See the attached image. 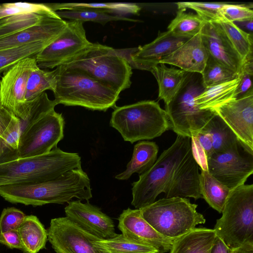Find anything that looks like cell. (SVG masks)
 I'll return each mask as SVG.
<instances>
[{"mask_svg": "<svg viewBox=\"0 0 253 253\" xmlns=\"http://www.w3.org/2000/svg\"><path fill=\"white\" fill-rule=\"evenodd\" d=\"M0 196L10 203L37 206L63 204L74 198L88 202L92 193L87 174L79 168L48 181L0 186Z\"/></svg>", "mask_w": 253, "mask_h": 253, "instance_id": "1", "label": "cell"}, {"mask_svg": "<svg viewBox=\"0 0 253 253\" xmlns=\"http://www.w3.org/2000/svg\"><path fill=\"white\" fill-rule=\"evenodd\" d=\"M53 91L57 104L106 111L116 108L120 93L82 71L61 65L56 68Z\"/></svg>", "mask_w": 253, "mask_h": 253, "instance_id": "2", "label": "cell"}, {"mask_svg": "<svg viewBox=\"0 0 253 253\" xmlns=\"http://www.w3.org/2000/svg\"><path fill=\"white\" fill-rule=\"evenodd\" d=\"M81 163L78 153L57 147L42 155L0 164V186L52 180L67 171L82 168Z\"/></svg>", "mask_w": 253, "mask_h": 253, "instance_id": "3", "label": "cell"}, {"mask_svg": "<svg viewBox=\"0 0 253 253\" xmlns=\"http://www.w3.org/2000/svg\"><path fill=\"white\" fill-rule=\"evenodd\" d=\"M98 43L91 44L66 64L116 90L129 88L132 74L128 53Z\"/></svg>", "mask_w": 253, "mask_h": 253, "instance_id": "4", "label": "cell"}, {"mask_svg": "<svg viewBox=\"0 0 253 253\" xmlns=\"http://www.w3.org/2000/svg\"><path fill=\"white\" fill-rule=\"evenodd\" d=\"M191 152V137L177 135L153 166L132 183L131 205L136 209H142L154 203L160 193H165L174 171Z\"/></svg>", "mask_w": 253, "mask_h": 253, "instance_id": "5", "label": "cell"}, {"mask_svg": "<svg viewBox=\"0 0 253 253\" xmlns=\"http://www.w3.org/2000/svg\"><path fill=\"white\" fill-rule=\"evenodd\" d=\"M213 230L231 249L253 245V184L231 190Z\"/></svg>", "mask_w": 253, "mask_h": 253, "instance_id": "6", "label": "cell"}, {"mask_svg": "<svg viewBox=\"0 0 253 253\" xmlns=\"http://www.w3.org/2000/svg\"><path fill=\"white\" fill-rule=\"evenodd\" d=\"M110 126L131 143L158 137L170 128L166 112L153 100L117 107L112 113Z\"/></svg>", "mask_w": 253, "mask_h": 253, "instance_id": "7", "label": "cell"}, {"mask_svg": "<svg viewBox=\"0 0 253 253\" xmlns=\"http://www.w3.org/2000/svg\"><path fill=\"white\" fill-rule=\"evenodd\" d=\"M197 207L186 198L172 197L159 199L140 210L142 217L157 232L175 240L206 222Z\"/></svg>", "mask_w": 253, "mask_h": 253, "instance_id": "8", "label": "cell"}, {"mask_svg": "<svg viewBox=\"0 0 253 253\" xmlns=\"http://www.w3.org/2000/svg\"><path fill=\"white\" fill-rule=\"evenodd\" d=\"M189 73L182 87L168 105L165 111L169 128L177 135L191 137L200 132L214 116L211 110H201L195 98L204 90L201 75Z\"/></svg>", "mask_w": 253, "mask_h": 253, "instance_id": "9", "label": "cell"}, {"mask_svg": "<svg viewBox=\"0 0 253 253\" xmlns=\"http://www.w3.org/2000/svg\"><path fill=\"white\" fill-rule=\"evenodd\" d=\"M62 114L53 110L31 125L20 137L17 159L42 155L57 148L64 137Z\"/></svg>", "mask_w": 253, "mask_h": 253, "instance_id": "10", "label": "cell"}, {"mask_svg": "<svg viewBox=\"0 0 253 253\" xmlns=\"http://www.w3.org/2000/svg\"><path fill=\"white\" fill-rule=\"evenodd\" d=\"M84 22L67 21L61 33L35 56L38 67L53 69L64 65L84 50L92 42L86 38Z\"/></svg>", "mask_w": 253, "mask_h": 253, "instance_id": "11", "label": "cell"}, {"mask_svg": "<svg viewBox=\"0 0 253 253\" xmlns=\"http://www.w3.org/2000/svg\"><path fill=\"white\" fill-rule=\"evenodd\" d=\"M35 57L19 61L4 72L0 80V103L18 118H25L30 110L31 104H27L25 98L29 76L38 66Z\"/></svg>", "mask_w": 253, "mask_h": 253, "instance_id": "12", "label": "cell"}, {"mask_svg": "<svg viewBox=\"0 0 253 253\" xmlns=\"http://www.w3.org/2000/svg\"><path fill=\"white\" fill-rule=\"evenodd\" d=\"M47 240L56 253H105L86 232L67 217L53 218L47 230Z\"/></svg>", "mask_w": 253, "mask_h": 253, "instance_id": "13", "label": "cell"}, {"mask_svg": "<svg viewBox=\"0 0 253 253\" xmlns=\"http://www.w3.org/2000/svg\"><path fill=\"white\" fill-rule=\"evenodd\" d=\"M211 111L218 116L236 135L244 150L253 155V89Z\"/></svg>", "mask_w": 253, "mask_h": 253, "instance_id": "14", "label": "cell"}, {"mask_svg": "<svg viewBox=\"0 0 253 253\" xmlns=\"http://www.w3.org/2000/svg\"><path fill=\"white\" fill-rule=\"evenodd\" d=\"M57 104L48 98L44 92L31 103L25 118L15 117L0 137V164L17 159V152L21 136L34 123L54 110Z\"/></svg>", "mask_w": 253, "mask_h": 253, "instance_id": "15", "label": "cell"}, {"mask_svg": "<svg viewBox=\"0 0 253 253\" xmlns=\"http://www.w3.org/2000/svg\"><path fill=\"white\" fill-rule=\"evenodd\" d=\"M207 163L209 173L230 190L245 184L253 173V156L241 155L238 148L214 153Z\"/></svg>", "mask_w": 253, "mask_h": 253, "instance_id": "16", "label": "cell"}, {"mask_svg": "<svg viewBox=\"0 0 253 253\" xmlns=\"http://www.w3.org/2000/svg\"><path fill=\"white\" fill-rule=\"evenodd\" d=\"M68 204L64 209L66 217L86 232L102 240L118 235L113 221L98 207L80 200Z\"/></svg>", "mask_w": 253, "mask_h": 253, "instance_id": "17", "label": "cell"}, {"mask_svg": "<svg viewBox=\"0 0 253 253\" xmlns=\"http://www.w3.org/2000/svg\"><path fill=\"white\" fill-rule=\"evenodd\" d=\"M118 220V228L126 238L150 245L160 253L170 251L174 240L157 232L142 217L140 209L124 210Z\"/></svg>", "mask_w": 253, "mask_h": 253, "instance_id": "18", "label": "cell"}, {"mask_svg": "<svg viewBox=\"0 0 253 253\" xmlns=\"http://www.w3.org/2000/svg\"><path fill=\"white\" fill-rule=\"evenodd\" d=\"M201 34L209 56L240 75L244 62L233 47L219 23L206 22Z\"/></svg>", "mask_w": 253, "mask_h": 253, "instance_id": "19", "label": "cell"}, {"mask_svg": "<svg viewBox=\"0 0 253 253\" xmlns=\"http://www.w3.org/2000/svg\"><path fill=\"white\" fill-rule=\"evenodd\" d=\"M189 38L177 37L167 31L159 32L152 42L135 48L128 55L132 68L150 71L160 61L175 51Z\"/></svg>", "mask_w": 253, "mask_h": 253, "instance_id": "20", "label": "cell"}, {"mask_svg": "<svg viewBox=\"0 0 253 253\" xmlns=\"http://www.w3.org/2000/svg\"><path fill=\"white\" fill-rule=\"evenodd\" d=\"M199 169L191 152L174 171L165 193L166 198L190 197L195 200L203 198L200 190Z\"/></svg>", "mask_w": 253, "mask_h": 253, "instance_id": "21", "label": "cell"}, {"mask_svg": "<svg viewBox=\"0 0 253 253\" xmlns=\"http://www.w3.org/2000/svg\"><path fill=\"white\" fill-rule=\"evenodd\" d=\"M208 57L200 31L163 58L159 63L173 65L187 73L201 74Z\"/></svg>", "mask_w": 253, "mask_h": 253, "instance_id": "22", "label": "cell"}, {"mask_svg": "<svg viewBox=\"0 0 253 253\" xmlns=\"http://www.w3.org/2000/svg\"><path fill=\"white\" fill-rule=\"evenodd\" d=\"M67 21L59 18H46L31 26L0 39V50L20 46L40 41H53L64 30Z\"/></svg>", "mask_w": 253, "mask_h": 253, "instance_id": "23", "label": "cell"}, {"mask_svg": "<svg viewBox=\"0 0 253 253\" xmlns=\"http://www.w3.org/2000/svg\"><path fill=\"white\" fill-rule=\"evenodd\" d=\"M150 72L158 84L159 98L164 100L165 106L176 96L189 73L181 69L168 68L163 63L154 66Z\"/></svg>", "mask_w": 253, "mask_h": 253, "instance_id": "24", "label": "cell"}, {"mask_svg": "<svg viewBox=\"0 0 253 253\" xmlns=\"http://www.w3.org/2000/svg\"><path fill=\"white\" fill-rule=\"evenodd\" d=\"M216 236L213 229L195 228L174 240L170 253H210Z\"/></svg>", "mask_w": 253, "mask_h": 253, "instance_id": "25", "label": "cell"}, {"mask_svg": "<svg viewBox=\"0 0 253 253\" xmlns=\"http://www.w3.org/2000/svg\"><path fill=\"white\" fill-rule=\"evenodd\" d=\"M159 147L154 142L140 141L134 146L130 161L126 165V169L115 176L118 180H127L132 174L143 173L154 164L157 159Z\"/></svg>", "mask_w": 253, "mask_h": 253, "instance_id": "26", "label": "cell"}, {"mask_svg": "<svg viewBox=\"0 0 253 253\" xmlns=\"http://www.w3.org/2000/svg\"><path fill=\"white\" fill-rule=\"evenodd\" d=\"M22 250L26 253H38L45 248L47 230L35 215H26L17 229Z\"/></svg>", "mask_w": 253, "mask_h": 253, "instance_id": "27", "label": "cell"}, {"mask_svg": "<svg viewBox=\"0 0 253 253\" xmlns=\"http://www.w3.org/2000/svg\"><path fill=\"white\" fill-rule=\"evenodd\" d=\"M241 80V75L236 79L206 88L195 99L199 109L211 110L234 98V93Z\"/></svg>", "mask_w": 253, "mask_h": 253, "instance_id": "28", "label": "cell"}, {"mask_svg": "<svg viewBox=\"0 0 253 253\" xmlns=\"http://www.w3.org/2000/svg\"><path fill=\"white\" fill-rule=\"evenodd\" d=\"M54 11L62 10L84 9L99 11L112 15L125 16L139 14L141 7L135 3H56L47 4Z\"/></svg>", "mask_w": 253, "mask_h": 253, "instance_id": "29", "label": "cell"}, {"mask_svg": "<svg viewBox=\"0 0 253 253\" xmlns=\"http://www.w3.org/2000/svg\"><path fill=\"white\" fill-rule=\"evenodd\" d=\"M200 131L210 137L214 153L238 148L239 142L236 135L215 113Z\"/></svg>", "mask_w": 253, "mask_h": 253, "instance_id": "30", "label": "cell"}, {"mask_svg": "<svg viewBox=\"0 0 253 253\" xmlns=\"http://www.w3.org/2000/svg\"><path fill=\"white\" fill-rule=\"evenodd\" d=\"M200 184L202 198L212 208L221 213L231 190L213 177L208 170L201 169Z\"/></svg>", "mask_w": 253, "mask_h": 253, "instance_id": "31", "label": "cell"}, {"mask_svg": "<svg viewBox=\"0 0 253 253\" xmlns=\"http://www.w3.org/2000/svg\"><path fill=\"white\" fill-rule=\"evenodd\" d=\"M56 69L49 71L40 68L38 66L31 72L27 83L25 102H33L46 90L53 91L56 83Z\"/></svg>", "mask_w": 253, "mask_h": 253, "instance_id": "32", "label": "cell"}, {"mask_svg": "<svg viewBox=\"0 0 253 253\" xmlns=\"http://www.w3.org/2000/svg\"><path fill=\"white\" fill-rule=\"evenodd\" d=\"M52 41H40L30 44L0 50V75L19 61L35 57Z\"/></svg>", "mask_w": 253, "mask_h": 253, "instance_id": "33", "label": "cell"}, {"mask_svg": "<svg viewBox=\"0 0 253 253\" xmlns=\"http://www.w3.org/2000/svg\"><path fill=\"white\" fill-rule=\"evenodd\" d=\"M96 243L105 253H156L155 248L128 239L123 234L106 240H98Z\"/></svg>", "mask_w": 253, "mask_h": 253, "instance_id": "34", "label": "cell"}, {"mask_svg": "<svg viewBox=\"0 0 253 253\" xmlns=\"http://www.w3.org/2000/svg\"><path fill=\"white\" fill-rule=\"evenodd\" d=\"M206 22L198 15L179 9L168 27V31L174 36L191 38L201 31Z\"/></svg>", "mask_w": 253, "mask_h": 253, "instance_id": "35", "label": "cell"}, {"mask_svg": "<svg viewBox=\"0 0 253 253\" xmlns=\"http://www.w3.org/2000/svg\"><path fill=\"white\" fill-rule=\"evenodd\" d=\"M227 38L244 62L253 52V35L240 28L235 23L224 21L219 23Z\"/></svg>", "mask_w": 253, "mask_h": 253, "instance_id": "36", "label": "cell"}, {"mask_svg": "<svg viewBox=\"0 0 253 253\" xmlns=\"http://www.w3.org/2000/svg\"><path fill=\"white\" fill-rule=\"evenodd\" d=\"M48 17L37 14L29 13L15 15L0 19V39L38 25Z\"/></svg>", "mask_w": 253, "mask_h": 253, "instance_id": "37", "label": "cell"}, {"mask_svg": "<svg viewBox=\"0 0 253 253\" xmlns=\"http://www.w3.org/2000/svg\"><path fill=\"white\" fill-rule=\"evenodd\" d=\"M34 13L52 17H60L47 4L15 2L0 4V19L10 16Z\"/></svg>", "mask_w": 253, "mask_h": 253, "instance_id": "38", "label": "cell"}, {"mask_svg": "<svg viewBox=\"0 0 253 253\" xmlns=\"http://www.w3.org/2000/svg\"><path fill=\"white\" fill-rule=\"evenodd\" d=\"M56 13L62 19L66 18L70 19V20H78L83 22L85 21H92L99 23L103 25L112 21L123 20L131 22L137 21V20L130 19L126 16L112 15L90 10H62L57 11Z\"/></svg>", "mask_w": 253, "mask_h": 253, "instance_id": "39", "label": "cell"}, {"mask_svg": "<svg viewBox=\"0 0 253 253\" xmlns=\"http://www.w3.org/2000/svg\"><path fill=\"white\" fill-rule=\"evenodd\" d=\"M201 75L205 88L234 80L240 76L209 56Z\"/></svg>", "mask_w": 253, "mask_h": 253, "instance_id": "40", "label": "cell"}, {"mask_svg": "<svg viewBox=\"0 0 253 253\" xmlns=\"http://www.w3.org/2000/svg\"><path fill=\"white\" fill-rule=\"evenodd\" d=\"M176 4L179 10L188 8L195 11L197 15L206 22L220 23L225 21L221 13V9L225 3L187 1Z\"/></svg>", "mask_w": 253, "mask_h": 253, "instance_id": "41", "label": "cell"}, {"mask_svg": "<svg viewBox=\"0 0 253 253\" xmlns=\"http://www.w3.org/2000/svg\"><path fill=\"white\" fill-rule=\"evenodd\" d=\"M222 16L226 21L244 22L253 19V11L245 4L225 3L221 9Z\"/></svg>", "mask_w": 253, "mask_h": 253, "instance_id": "42", "label": "cell"}, {"mask_svg": "<svg viewBox=\"0 0 253 253\" xmlns=\"http://www.w3.org/2000/svg\"><path fill=\"white\" fill-rule=\"evenodd\" d=\"M26 216L14 207L4 209L0 216V233L17 230Z\"/></svg>", "mask_w": 253, "mask_h": 253, "instance_id": "43", "label": "cell"}, {"mask_svg": "<svg viewBox=\"0 0 253 253\" xmlns=\"http://www.w3.org/2000/svg\"><path fill=\"white\" fill-rule=\"evenodd\" d=\"M191 139L192 156L201 169L208 170L207 157L205 150L195 135L192 136Z\"/></svg>", "mask_w": 253, "mask_h": 253, "instance_id": "44", "label": "cell"}, {"mask_svg": "<svg viewBox=\"0 0 253 253\" xmlns=\"http://www.w3.org/2000/svg\"><path fill=\"white\" fill-rule=\"evenodd\" d=\"M0 243L10 249L22 250V244L17 230L0 233Z\"/></svg>", "mask_w": 253, "mask_h": 253, "instance_id": "45", "label": "cell"}, {"mask_svg": "<svg viewBox=\"0 0 253 253\" xmlns=\"http://www.w3.org/2000/svg\"><path fill=\"white\" fill-rule=\"evenodd\" d=\"M195 135L205 150L208 159L214 153L212 143L210 137L208 134L201 131Z\"/></svg>", "mask_w": 253, "mask_h": 253, "instance_id": "46", "label": "cell"}, {"mask_svg": "<svg viewBox=\"0 0 253 253\" xmlns=\"http://www.w3.org/2000/svg\"><path fill=\"white\" fill-rule=\"evenodd\" d=\"M210 253H232V250L228 247L221 239L216 236Z\"/></svg>", "mask_w": 253, "mask_h": 253, "instance_id": "47", "label": "cell"}, {"mask_svg": "<svg viewBox=\"0 0 253 253\" xmlns=\"http://www.w3.org/2000/svg\"><path fill=\"white\" fill-rule=\"evenodd\" d=\"M15 117L12 113L6 110L0 101V121L3 124L8 126Z\"/></svg>", "mask_w": 253, "mask_h": 253, "instance_id": "48", "label": "cell"}, {"mask_svg": "<svg viewBox=\"0 0 253 253\" xmlns=\"http://www.w3.org/2000/svg\"><path fill=\"white\" fill-rule=\"evenodd\" d=\"M232 253H253V245H247L232 249Z\"/></svg>", "mask_w": 253, "mask_h": 253, "instance_id": "49", "label": "cell"}, {"mask_svg": "<svg viewBox=\"0 0 253 253\" xmlns=\"http://www.w3.org/2000/svg\"><path fill=\"white\" fill-rule=\"evenodd\" d=\"M245 22V28L246 29H247L249 31H250L252 33V32L253 31V19L250 20L248 21H246V22Z\"/></svg>", "mask_w": 253, "mask_h": 253, "instance_id": "50", "label": "cell"}, {"mask_svg": "<svg viewBox=\"0 0 253 253\" xmlns=\"http://www.w3.org/2000/svg\"><path fill=\"white\" fill-rule=\"evenodd\" d=\"M8 126H6L3 124L0 121V137L2 135V134L5 130V129L7 128Z\"/></svg>", "mask_w": 253, "mask_h": 253, "instance_id": "51", "label": "cell"}, {"mask_svg": "<svg viewBox=\"0 0 253 253\" xmlns=\"http://www.w3.org/2000/svg\"><path fill=\"white\" fill-rule=\"evenodd\" d=\"M159 253V252H157V253Z\"/></svg>", "mask_w": 253, "mask_h": 253, "instance_id": "52", "label": "cell"}]
</instances>
